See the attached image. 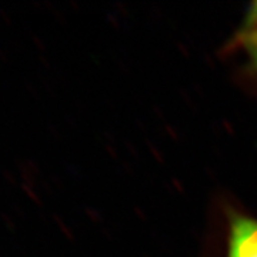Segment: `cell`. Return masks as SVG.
<instances>
[{
  "instance_id": "cell-3",
  "label": "cell",
  "mask_w": 257,
  "mask_h": 257,
  "mask_svg": "<svg viewBox=\"0 0 257 257\" xmlns=\"http://www.w3.org/2000/svg\"><path fill=\"white\" fill-rule=\"evenodd\" d=\"M248 28L250 30H253V29H257V3L256 5H253V8L250 10V16H248Z\"/></svg>"
},
{
  "instance_id": "cell-2",
  "label": "cell",
  "mask_w": 257,
  "mask_h": 257,
  "mask_svg": "<svg viewBox=\"0 0 257 257\" xmlns=\"http://www.w3.org/2000/svg\"><path fill=\"white\" fill-rule=\"evenodd\" d=\"M243 46L246 49L253 64L257 67V29L248 30L246 33V36L243 39Z\"/></svg>"
},
{
  "instance_id": "cell-1",
  "label": "cell",
  "mask_w": 257,
  "mask_h": 257,
  "mask_svg": "<svg viewBox=\"0 0 257 257\" xmlns=\"http://www.w3.org/2000/svg\"><path fill=\"white\" fill-rule=\"evenodd\" d=\"M229 257H257V220L237 216L230 223Z\"/></svg>"
}]
</instances>
